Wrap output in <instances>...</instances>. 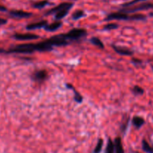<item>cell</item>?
I'll use <instances>...</instances> for the list:
<instances>
[{
    "label": "cell",
    "instance_id": "1",
    "mask_svg": "<svg viewBox=\"0 0 153 153\" xmlns=\"http://www.w3.org/2000/svg\"><path fill=\"white\" fill-rule=\"evenodd\" d=\"M53 47L51 46L48 42V40H45L43 42H39V43H31V44H23V45H19L15 46L14 48H10L8 51L5 50H0L1 53H26L29 54L32 53L35 51H39V52H48L53 50Z\"/></svg>",
    "mask_w": 153,
    "mask_h": 153
},
{
    "label": "cell",
    "instance_id": "2",
    "mask_svg": "<svg viewBox=\"0 0 153 153\" xmlns=\"http://www.w3.org/2000/svg\"><path fill=\"white\" fill-rule=\"evenodd\" d=\"M149 9H153V3L152 2H142L139 5H134L129 8H123L120 10V11L126 14H130V13H135L140 11H146Z\"/></svg>",
    "mask_w": 153,
    "mask_h": 153
},
{
    "label": "cell",
    "instance_id": "3",
    "mask_svg": "<svg viewBox=\"0 0 153 153\" xmlns=\"http://www.w3.org/2000/svg\"><path fill=\"white\" fill-rule=\"evenodd\" d=\"M86 34H87V32L86 29L75 28L68 32L67 33L64 34V36L68 42H73V41L79 40L83 37L86 36Z\"/></svg>",
    "mask_w": 153,
    "mask_h": 153
},
{
    "label": "cell",
    "instance_id": "4",
    "mask_svg": "<svg viewBox=\"0 0 153 153\" xmlns=\"http://www.w3.org/2000/svg\"><path fill=\"white\" fill-rule=\"evenodd\" d=\"M49 42L50 45L53 48V47H62L66 46L69 44L68 41L65 38L64 34H60L59 35L53 36L50 38L49 39H47Z\"/></svg>",
    "mask_w": 153,
    "mask_h": 153
},
{
    "label": "cell",
    "instance_id": "5",
    "mask_svg": "<svg viewBox=\"0 0 153 153\" xmlns=\"http://www.w3.org/2000/svg\"><path fill=\"white\" fill-rule=\"evenodd\" d=\"M131 20V15H128L126 13L121 12L119 11L118 12H114L109 14L105 18V20L110 21V20Z\"/></svg>",
    "mask_w": 153,
    "mask_h": 153
},
{
    "label": "cell",
    "instance_id": "6",
    "mask_svg": "<svg viewBox=\"0 0 153 153\" xmlns=\"http://www.w3.org/2000/svg\"><path fill=\"white\" fill-rule=\"evenodd\" d=\"M73 6H74V3H72V2H62V3H60L59 5H56V6H55L54 8H51V9H50L49 11H47L45 15L48 16V15H51V14H55L56 13H57L59 11H62V10H65V9L70 10Z\"/></svg>",
    "mask_w": 153,
    "mask_h": 153
},
{
    "label": "cell",
    "instance_id": "7",
    "mask_svg": "<svg viewBox=\"0 0 153 153\" xmlns=\"http://www.w3.org/2000/svg\"><path fill=\"white\" fill-rule=\"evenodd\" d=\"M9 15L11 17L17 19H23L29 18L32 17V14L30 12H26V11H22V10H11L9 11Z\"/></svg>",
    "mask_w": 153,
    "mask_h": 153
},
{
    "label": "cell",
    "instance_id": "8",
    "mask_svg": "<svg viewBox=\"0 0 153 153\" xmlns=\"http://www.w3.org/2000/svg\"><path fill=\"white\" fill-rule=\"evenodd\" d=\"M13 38L19 41H31L36 40L39 38V36L35 34L32 33H25V34H15Z\"/></svg>",
    "mask_w": 153,
    "mask_h": 153
},
{
    "label": "cell",
    "instance_id": "9",
    "mask_svg": "<svg viewBox=\"0 0 153 153\" xmlns=\"http://www.w3.org/2000/svg\"><path fill=\"white\" fill-rule=\"evenodd\" d=\"M47 77H48V73L45 70L38 71L35 72L32 75V79L37 82L44 81V80H46Z\"/></svg>",
    "mask_w": 153,
    "mask_h": 153
},
{
    "label": "cell",
    "instance_id": "10",
    "mask_svg": "<svg viewBox=\"0 0 153 153\" xmlns=\"http://www.w3.org/2000/svg\"><path fill=\"white\" fill-rule=\"evenodd\" d=\"M48 21L47 20H42V21L37 22V23H30V24L26 26V29L27 30H34V29H42V28H45V26L48 25Z\"/></svg>",
    "mask_w": 153,
    "mask_h": 153
},
{
    "label": "cell",
    "instance_id": "11",
    "mask_svg": "<svg viewBox=\"0 0 153 153\" xmlns=\"http://www.w3.org/2000/svg\"><path fill=\"white\" fill-rule=\"evenodd\" d=\"M113 48L117 53L120 54V55L123 56H131L133 55V51H131V50L128 49L126 48H122V47H118L113 45Z\"/></svg>",
    "mask_w": 153,
    "mask_h": 153
},
{
    "label": "cell",
    "instance_id": "12",
    "mask_svg": "<svg viewBox=\"0 0 153 153\" xmlns=\"http://www.w3.org/2000/svg\"><path fill=\"white\" fill-rule=\"evenodd\" d=\"M114 147L115 153H125L124 149H123L122 140L120 137H117L114 140Z\"/></svg>",
    "mask_w": 153,
    "mask_h": 153
},
{
    "label": "cell",
    "instance_id": "13",
    "mask_svg": "<svg viewBox=\"0 0 153 153\" xmlns=\"http://www.w3.org/2000/svg\"><path fill=\"white\" fill-rule=\"evenodd\" d=\"M62 26V23L59 20L56 22H54V23H51V24H48L45 27V30L49 31V32H54V31H56L57 29H59L61 26Z\"/></svg>",
    "mask_w": 153,
    "mask_h": 153
},
{
    "label": "cell",
    "instance_id": "14",
    "mask_svg": "<svg viewBox=\"0 0 153 153\" xmlns=\"http://www.w3.org/2000/svg\"><path fill=\"white\" fill-rule=\"evenodd\" d=\"M145 123V120L143 117H134L132 120V124L137 129H139L142 127Z\"/></svg>",
    "mask_w": 153,
    "mask_h": 153
},
{
    "label": "cell",
    "instance_id": "15",
    "mask_svg": "<svg viewBox=\"0 0 153 153\" xmlns=\"http://www.w3.org/2000/svg\"><path fill=\"white\" fill-rule=\"evenodd\" d=\"M48 5H49V2H48V0H42V1H39V2H36L35 3H33L32 6L34 8L42 9V8H44L45 7H46Z\"/></svg>",
    "mask_w": 153,
    "mask_h": 153
},
{
    "label": "cell",
    "instance_id": "16",
    "mask_svg": "<svg viewBox=\"0 0 153 153\" xmlns=\"http://www.w3.org/2000/svg\"><path fill=\"white\" fill-rule=\"evenodd\" d=\"M69 11H70V10L65 9V10H62V11H58V12L55 14V19L56 20H62V19H63L65 17H66V16L68 14Z\"/></svg>",
    "mask_w": 153,
    "mask_h": 153
},
{
    "label": "cell",
    "instance_id": "17",
    "mask_svg": "<svg viewBox=\"0 0 153 153\" xmlns=\"http://www.w3.org/2000/svg\"><path fill=\"white\" fill-rule=\"evenodd\" d=\"M142 148L144 152L146 153H153V148L149 144V143L145 139L142 141Z\"/></svg>",
    "mask_w": 153,
    "mask_h": 153
},
{
    "label": "cell",
    "instance_id": "18",
    "mask_svg": "<svg viewBox=\"0 0 153 153\" xmlns=\"http://www.w3.org/2000/svg\"><path fill=\"white\" fill-rule=\"evenodd\" d=\"M84 16H85V12L83 11V10H76V11H75L72 14L71 18L73 19V20H76L82 18V17H84Z\"/></svg>",
    "mask_w": 153,
    "mask_h": 153
},
{
    "label": "cell",
    "instance_id": "19",
    "mask_svg": "<svg viewBox=\"0 0 153 153\" xmlns=\"http://www.w3.org/2000/svg\"><path fill=\"white\" fill-rule=\"evenodd\" d=\"M67 86L68 88H70V89L71 88V89H73L74 92V100H75V101H76L77 103H81L82 101H83V97H82V95H80V94L78 92H76V91L74 89V88L73 86H71V85L68 84Z\"/></svg>",
    "mask_w": 153,
    "mask_h": 153
},
{
    "label": "cell",
    "instance_id": "20",
    "mask_svg": "<svg viewBox=\"0 0 153 153\" xmlns=\"http://www.w3.org/2000/svg\"><path fill=\"white\" fill-rule=\"evenodd\" d=\"M105 153H115L114 143L110 139L108 140V143H107V147H106L105 149Z\"/></svg>",
    "mask_w": 153,
    "mask_h": 153
},
{
    "label": "cell",
    "instance_id": "21",
    "mask_svg": "<svg viewBox=\"0 0 153 153\" xmlns=\"http://www.w3.org/2000/svg\"><path fill=\"white\" fill-rule=\"evenodd\" d=\"M90 42H91V43L92 44V45H95V46L98 47V48H101V49H103V48H104V44L102 43V42L100 40L99 38H96V37H93V38H91Z\"/></svg>",
    "mask_w": 153,
    "mask_h": 153
},
{
    "label": "cell",
    "instance_id": "22",
    "mask_svg": "<svg viewBox=\"0 0 153 153\" xmlns=\"http://www.w3.org/2000/svg\"><path fill=\"white\" fill-rule=\"evenodd\" d=\"M147 0H131L130 2H128L126 3H124L122 5V7L123 8H129V7H132L134 5H135L136 4L139 3V2H146Z\"/></svg>",
    "mask_w": 153,
    "mask_h": 153
},
{
    "label": "cell",
    "instance_id": "23",
    "mask_svg": "<svg viewBox=\"0 0 153 153\" xmlns=\"http://www.w3.org/2000/svg\"><path fill=\"white\" fill-rule=\"evenodd\" d=\"M103 144H104V140L102 139L98 140V143L96 144V146L94 149L93 153H101V150H102Z\"/></svg>",
    "mask_w": 153,
    "mask_h": 153
},
{
    "label": "cell",
    "instance_id": "24",
    "mask_svg": "<svg viewBox=\"0 0 153 153\" xmlns=\"http://www.w3.org/2000/svg\"><path fill=\"white\" fill-rule=\"evenodd\" d=\"M132 92H133V93L136 95H140L144 93L143 89L139 86H134V88L132 89Z\"/></svg>",
    "mask_w": 153,
    "mask_h": 153
},
{
    "label": "cell",
    "instance_id": "25",
    "mask_svg": "<svg viewBox=\"0 0 153 153\" xmlns=\"http://www.w3.org/2000/svg\"><path fill=\"white\" fill-rule=\"evenodd\" d=\"M117 27H118V24H117V23H111L105 25L104 29H105V30H113V29H117Z\"/></svg>",
    "mask_w": 153,
    "mask_h": 153
},
{
    "label": "cell",
    "instance_id": "26",
    "mask_svg": "<svg viewBox=\"0 0 153 153\" xmlns=\"http://www.w3.org/2000/svg\"><path fill=\"white\" fill-rule=\"evenodd\" d=\"M132 62L134 63V64L135 65H140L142 63V61H141L140 59H136V58H134L133 59H132Z\"/></svg>",
    "mask_w": 153,
    "mask_h": 153
},
{
    "label": "cell",
    "instance_id": "27",
    "mask_svg": "<svg viewBox=\"0 0 153 153\" xmlns=\"http://www.w3.org/2000/svg\"><path fill=\"white\" fill-rule=\"evenodd\" d=\"M6 23H7V20H5V19H3V18H1V17H0V26H2V25L6 24Z\"/></svg>",
    "mask_w": 153,
    "mask_h": 153
},
{
    "label": "cell",
    "instance_id": "28",
    "mask_svg": "<svg viewBox=\"0 0 153 153\" xmlns=\"http://www.w3.org/2000/svg\"><path fill=\"white\" fill-rule=\"evenodd\" d=\"M8 11L6 7L3 6V5H0V11H2V12H5V11Z\"/></svg>",
    "mask_w": 153,
    "mask_h": 153
},
{
    "label": "cell",
    "instance_id": "29",
    "mask_svg": "<svg viewBox=\"0 0 153 153\" xmlns=\"http://www.w3.org/2000/svg\"><path fill=\"white\" fill-rule=\"evenodd\" d=\"M134 153H140V152H134Z\"/></svg>",
    "mask_w": 153,
    "mask_h": 153
},
{
    "label": "cell",
    "instance_id": "30",
    "mask_svg": "<svg viewBox=\"0 0 153 153\" xmlns=\"http://www.w3.org/2000/svg\"><path fill=\"white\" fill-rule=\"evenodd\" d=\"M152 70H153V65H152Z\"/></svg>",
    "mask_w": 153,
    "mask_h": 153
}]
</instances>
